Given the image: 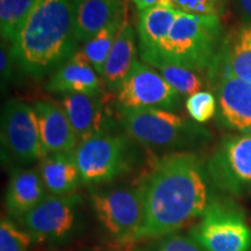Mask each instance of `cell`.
<instances>
[{
    "mask_svg": "<svg viewBox=\"0 0 251 251\" xmlns=\"http://www.w3.org/2000/svg\"><path fill=\"white\" fill-rule=\"evenodd\" d=\"M162 77L168 81L181 97H191L201 92L205 87L203 79L196 71L188 70L176 65H159L156 68Z\"/></svg>",
    "mask_w": 251,
    "mask_h": 251,
    "instance_id": "cell-24",
    "label": "cell"
},
{
    "mask_svg": "<svg viewBox=\"0 0 251 251\" xmlns=\"http://www.w3.org/2000/svg\"><path fill=\"white\" fill-rule=\"evenodd\" d=\"M159 0H133V2L136 6L137 9L139 11H144V9L147 8H150L152 7V6H155L158 4Z\"/></svg>",
    "mask_w": 251,
    "mask_h": 251,
    "instance_id": "cell-31",
    "label": "cell"
},
{
    "mask_svg": "<svg viewBox=\"0 0 251 251\" xmlns=\"http://www.w3.org/2000/svg\"><path fill=\"white\" fill-rule=\"evenodd\" d=\"M237 13L244 25H251V0H235Z\"/></svg>",
    "mask_w": 251,
    "mask_h": 251,
    "instance_id": "cell-30",
    "label": "cell"
},
{
    "mask_svg": "<svg viewBox=\"0 0 251 251\" xmlns=\"http://www.w3.org/2000/svg\"><path fill=\"white\" fill-rule=\"evenodd\" d=\"M127 11L128 7L126 6L124 21L101 75L105 89L109 92H117L136 61L135 31Z\"/></svg>",
    "mask_w": 251,
    "mask_h": 251,
    "instance_id": "cell-20",
    "label": "cell"
},
{
    "mask_svg": "<svg viewBox=\"0 0 251 251\" xmlns=\"http://www.w3.org/2000/svg\"><path fill=\"white\" fill-rule=\"evenodd\" d=\"M48 196L37 168H17L12 171L5 194L9 219L19 222Z\"/></svg>",
    "mask_w": 251,
    "mask_h": 251,
    "instance_id": "cell-16",
    "label": "cell"
},
{
    "mask_svg": "<svg viewBox=\"0 0 251 251\" xmlns=\"http://www.w3.org/2000/svg\"><path fill=\"white\" fill-rule=\"evenodd\" d=\"M212 184L220 192L242 197L251 193V135L221 140L206 163Z\"/></svg>",
    "mask_w": 251,
    "mask_h": 251,
    "instance_id": "cell-9",
    "label": "cell"
},
{
    "mask_svg": "<svg viewBox=\"0 0 251 251\" xmlns=\"http://www.w3.org/2000/svg\"><path fill=\"white\" fill-rule=\"evenodd\" d=\"M75 36L85 43L125 14V0H71Z\"/></svg>",
    "mask_w": 251,
    "mask_h": 251,
    "instance_id": "cell-18",
    "label": "cell"
},
{
    "mask_svg": "<svg viewBox=\"0 0 251 251\" xmlns=\"http://www.w3.org/2000/svg\"><path fill=\"white\" fill-rule=\"evenodd\" d=\"M33 238L12 219L2 218L0 222V251H29Z\"/></svg>",
    "mask_w": 251,
    "mask_h": 251,
    "instance_id": "cell-25",
    "label": "cell"
},
{
    "mask_svg": "<svg viewBox=\"0 0 251 251\" xmlns=\"http://www.w3.org/2000/svg\"><path fill=\"white\" fill-rule=\"evenodd\" d=\"M135 251H205L188 234L175 233L147 241Z\"/></svg>",
    "mask_w": 251,
    "mask_h": 251,
    "instance_id": "cell-26",
    "label": "cell"
},
{
    "mask_svg": "<svg viewBox=\"0 0 251 251\" xmlns=\"http://www.w3.org/2000/svg\"><path fill=\"white\" fill-rule=\"evenodd\" d=\"M186 109L192 120L199 124L208 121L216 114V99L215 96L208 91H201L193 96L188 97L186 100Z\"/></svg>",
    "mask_w": 251,
    "mask_h": 251,
    "instance_id": "cell-27",
    "label": "cell"
},
{
    "mask_svg": "<svg viewBox=\"0 0 251 251\" xmlns=\"http://www.w3.org/2000/svg\"><path fill=\"white\" fill-rule=\"evenodd\" d=\"M46 90L58 94L79 93L100 97L106 89L102 79L91 65L72 57L51 75Z\"/></svg>",
    "mask_w": 251,
    "mask_h": 251,
    "instance_id": "cell-19",
    "label": "cell"
},
{
    "mask_svg": "<svg viewBox=\"0 0 251 251\" xmlns=\"http://www.w3.org/2000/svg\"><path fill=\"white\" fill-rule=\"evenodd\" d=\"M61 106L76 135L78 144L96 136L114 130L100 97L79 93L63 94Z\"/></svg>",
    "mask_w": 251,
    "mask_h": 251,
    "instance_id": "cell-13",
    "label": "cell"
},
{
    "mask_svg": "<svg viewBox=\"0 0 251 251\" xmlns=\"http://www.w3.org/2000/svg\"><path fill=\"white\" fill-rule=\"evenodd\" d=\"M136 142L128 135L102 133L79 143L74 150L81 183L102 186L128 175L140 161Z\"/></svg>",
    "mask_w": 251,
    "mask_h": 251,
    "instance_id": "cell-5",
    "label": "cell"
},
{
    "mask_svg": "<svg viewBox=\"0 0 251 251\" xmlns=\"http://www.w3.org/2000/svg\"><path fill=\"white\" fill-rule=\"evenodd\" d=\"M36 1L37 0H0V30L2 40L14 42Z\"/></svg>",
    "mask_w": 251,
    "mask_h": 251,
    "instance_id": "cell-23",
    "label": "cell"
},
{
    "mask_svg": "<svg viewBox=\"0 0 251 251\" xmlns=\"http://www.w3.org/2000/svg\"><path fill=\"white\" fill-rule=\"evenodd\" d=\"M12 50L20 71L33 78L70 61L78 50L71 0H37Z\"/></svg>",
    "mask_w": 251,
    "mask_h": 251,
    "instance_id": "cell-2",
    "label": "cell"
},
{
    "mask_svg": "<svg viewBox=\"0 0 251 251\" xmlns=\"http://www.w3.org/2000/svg\"><path fill=\"white\" fill-rule=\"evenodd\" d=\"M37 170L48 194L67 196L76 193L77 188L83 184L74 151L45 156L39 162Z\"/></svg>",
    "mask_w": 251,
    "mask_h": 251,
    "instance_id": "cell-21",
    "label": "cell"
},
{
    "mask_svg": "<svg viewBox=\"0 0 251 251\" xmlns=\"http://www.w3.org/2000/svg\"><path fill=\"white\" fill-rule=\"evenodd\" d=\"M222 1H224V2H225V4H226V2H227V0H222Z\"/></svg>",
    "mask_w": 251,
    "mask_h": 251,
    "instance_id": "cell-32",
    "label": "cell"
},
{
    "mask_svg": "<svg viewBox=\"0 0 251 251\" xmlns=\"http://www.w3.org/2000/svg\"><path fill=\"white\" fill-rule=\"evenodd\" d=\"M41 144L45 156L50 153L74 151L78 141L64 109L50 100L37 101L34 105Z\"/></svg>",
    "mask_w": 251,
    "mask_h": 251,
    "instance_id": "cell-15",
    "label": "cell"
},
{
    "mask_svg": "<svg viewBox=\"0 0 251 251\" xmlns=\"http://www.w3.org/2000/svg\"><path fill=\"white\" fill-rule=\"evenodd\" d=\"M81 197L48 194L45 199L19 221L33 238V242L61 246L79 230Z\"/></svg>",
    "mask_w": 251,
    "mask_h": 251,
    "instance_id": "cell-8",
    "label": "cell"
},
{
    "mask_svg": "<svg viewBox=\"0 0 251 251\" xmlns=\"http://www.w3.org/2000/svg\"><path fill=\"white\" fill-rule=\"evenodd\" d=\"M1 144L6 153L20 165L40 162L45 157L36 114L26 102L11 100L1 112Z\"/></svg>",
    "mask_w": 251,
    "mask_h": 251,
    "instance_id": "cell-11",
    "label": "cell"
},
{
    "mask_svg": "<svg viewBox=\"0 0 251 251\" xmlns=\"http://www.w3.org/2000/svg\"><path fill=\"white\" fill-rule=\"evenodd\" d=\"M222 26L215 15L178 11L153 67L176 65L196 72L208 70L222 43Z\"/></svg>",
    "mask_w": 251,
    "mask_h": 251,
    "instance_id": "cell-4",
    "label": "cell"
},
{
    "mask_svg": "<svg viewBox=\"0 0 251 251\" xmlns=\"http://www.w3.org/2000/svg\"><path fill=\"white\" fill-rule=\"evenodd\" d=\"M188 235L205 251H251V228L231 200L219 197Z\"/></svg>",
    "mask_w": 251,
    "mask_h": 251,
    "instance_id": "cell-7",
    "label": "cell"
},
{
    "mask_svg": "<svg viewBox=\"0 0 251 251\" xmlns=\"http://www.w3.org/2000/svg\"><path fill=\"white\" fill-rule=\"evenodd\" d=\"M144 214L131 243L179 233L218 199L206 163L193 151L159 157L142 181Z\"/></svg>",
    "mask_w": 251,
    "mask_h": 251,
    "instance_id": "cell-1",
    "label": "cell"
},
{
    "mask_svg": "<svg viewBox=\"0 0 251 251\" xmlns=\"http://www.w3.org/2000/svg\"><path fill=\"white\" fill-rule=\"evenodd\" d=\"M118 121L137 144L158 151H191L211 140V133L194 121L164 109L119 107Z\"/></svg>",
    "mask_w": 251,
    "mask_h": 251,
    "instance_id": "cell-3",
    "label": "cell"
},
{
    "mask_svg": "<svg viewBox=\"0 0 251 251\" xmlns=\"http://www.w3.org/2000/svg\"><path fill=\"white\" fill-rule=\"evenodd\" d=\"M207 78L218 101L216 122L225 129L251 135V84L228 75Z\"/></svg>",
    "mask_w": 251,
    "mask_h": 251,
    "instance_id": "cell-12",
    "label": "cell"
},
{
    "mask_svg": "<svg viewBox=\"0 0 251 251\" xmlns=\"http://www.w3.org/2000/svg\"><path fill=\"white\" fill-rule=\"evenodd\" d=\"M222 0H172V7L177 11L196 15L220 17L225 12Z\"/></svg>",
    "mask_w": 251,
    "mask_h": 251,
    "instance_id": "cell-28",
    "label": "cell"
},
{
    "mask_svg": "<svg viewBox=\"0 0 251 251\" xmlns=\"http://www.w3.org/2000/svg\"><path fill=\"white\" fill-rule=\"evenodd\" d=\"M211 75H228L251 84V25H241L224 37L207 70V76Z\"/></svg>",
    "mask_w": 251,
    "mask_h": 251,
    "instance_id": "cell-14",
    "label": "cell"
},
{
    "mask_svg": "<svg viewBox=\"0 0 251 251\" xmlns=\"http://www.w3.org/2000/svg\"><path fill=\"white\" fill-rule=\"evenodd\" d=\"M14 64L15 61L13 57V50H12V43L6 40H2L1 50H0V75H1L2 90H5V87L11 81Z\"/></svg>",
    "mask_w": 251,
    "mask_h": 251,
    "instance_id": "cell-29",
    "label": "cell"
},
{
    "mask_svg": "<svg viewBox=\"0 0 251 251\" xmlns=\"http://www.w3.org/2000/svg\"><path fill=\"white\" fill-rule=\"evenodd\" d=\"M178 11L174 7L155 5L140 12L137 34L143 62L155 65L170 33Z\"/></svg>",
    "mask_w": 251,
    "mask_h": 251,
    "instance_id": "cell-17",
    "label": "cell"
},
{
    "mask_svg": "<svg viewBox=\"0 0 251 251\" xmlns=\"http://www.w3.org/2000/svg\"><path fill=\"white\" fill-rule=\"evenodd\" d=\"M124 17L125 14L121 18L113 21L112 24H109L107 27L100 30L93 37H91L89 41H86L81 46V48L77 50L76 54L74 55V58L87 63L101 77L105 63L107 61L112 47L114 45V41L117 39L119 30H120Z\"/></svg>",
    "mask_w": 251,
    "mask_h": 251,
    "instance_id": "cell-22",
    "label": "cell"
},
{
    "mask_svg": "<svg viewBox=\"0 0 251 251\" xmlns=\"http://www.w3.org/2000/svg\"><path fill=\"white\" fill-rule=\"evenodd\" d=\"M119 107L130 109H179L183 97L147 63L135 61L117 91Z\"/></svg>",
    "mask_w": 251,
    "mask_h": 251,
    "instance_id": "cell-10",
    "label": "cell"
},
{
    "mask_svg": "<svg viewBox=\"0 0 251 251\" xmlns=\"http://www.w3.org/2000/svg\"><path fill=\"white\" fill-rule=\"evenodd\" d=\"M90 188L91 207L103 233L122 246L133 242L144 214L141 181L137 185H102Z\"/></svg>",
    "mask_w": 251,
    "mask_h": 251,
    "instance_id": "cell-6",
    "label": "cell"
}]
</instances>
